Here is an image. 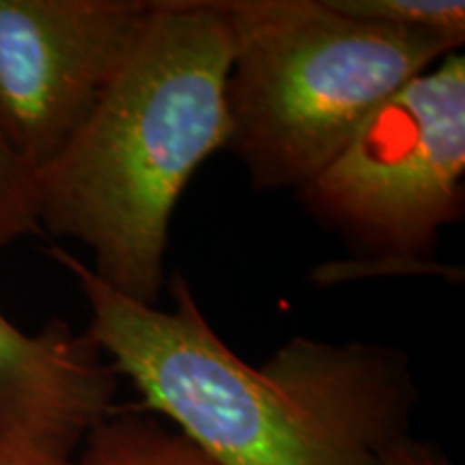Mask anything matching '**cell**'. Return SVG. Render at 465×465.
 <instances>
[{
  "mask_svg": "<svg viewBox=\"0 0 465 465\" xmlns=\"http://www.w3.org/2000/svg\"><path fill=\"white\" fill-rule=\"evenodd\" d=\"M48 254L84 293L86 334L114 373L218 465H381L410 435L420 394L401 349L293 336L252 366L209 325L179 272L162 311L108 287L67 250Z\"/></svg>",
  "mask_w": 465,
  "mask_h": 465,
  "instance_id": "6da1fadb",
  "label": "cell"
},
{
  "mask_svg": "<svg viewBox=\"0 0 465 465\" xmlns=\"http://www.w3.org/2000/svg\"><path fill=\"white\" fill-rule=\"evenodd\" d=\"M232 35L220 0H160L130 61L67 147L35 173L44 231L91 250V272L158 306L174 205L226 147Z\"/></svg>",
  "mask_w": 465,
  "mask_h": 465,
  "instance_id": "7a4b0ae2",
  "label": "cell"
},
{
  "mask_svg": "<svg viewBox=\"0 0 465 465\" xmlns=\"http://www.w3.org/2000/svg\"><path fill=\"white\" fill-rule=\"evenodd\" d=\"M232 35L226 147L257 190H300L364 121L457 48L330 0H220Z\"/></svg>",
  "mask_w": 465,
  "mask_h": 465,
  "instance_id": "3957f363",
  "label": "cell"
},
{
  "mask_svg": "<svg viewBox=\"0 0 465 465\" xmlns=\"http://www.w3.org/2000/svg\"><path fill=\"white\" fill-rule=\"evenodd\" d=\"M465 56L452 52L381 104L336 158L298 190L302 205L353 257L315 281L433 274L444 226L465 205Z\"/></svg>",
  "mask_w": 465,
  "mask_h": 465,
  "instance_id": "277c9868",
  "label": "cell"
},
{
  "mask_svg": "<svg viewBox=\"0 0 465 465\" xmlns=\"http://www.w3.org/2000/svg\"><path fill=\"white\" fill-rule=\"evenodd\" d=\"M160 0H0V125L33 173L67 147Z\"/></svg>",
  "mask_w": 465,
  "mask_h": 465,
  "instance_id": "5b68a950",
  "label": "cell"
},
{
  "mask_svg": "<svg viewBox=\"0 0 465 465\" xmlns=\"http://www.w3.org/2000/svg\"><path fill=\"white\" fill-rule=\"evenodd\" d=\"M116 375L89 334L52 319L28 334L0 312V431L75 457L116 410Z\"/></svg>",
  "mask_w": 465,
  "mask_h": 465,
  "instance_id": "8992f818",
  "label": "cell"
},
{
  "mask_svg": "<svg viewBox=\"0 0 465 465\" xmlns=\"http://www.w3.org/2000/svg\"><path fill=\"white\" fill-rule=\"evenodd\" d=\"M74 465H218L160 418L114 410L93 427Z\"/></svg>",
  "mask_w": 465,
  "mask_h": 465,
  "instance_id": "52a82bcc",
  "label": "cell"
},
{
  "mask_svg": "<svg viewBox=\"0 0 465 465\" xmlns=\"http://www.w3.org/2000/svg\"><path fill=\"white\" fill-rule=\"evenodd\" d=\"M330 5L358 20L433 35L457 50L465 44L463 0H330Z\"/></svg>",
  "mask_w": 465,
  "mask_h": 465,
  "instance_id": "ba28073f",
  "label": "cell"
},
{
  "mask_svg": "<svg viewBox=\"0 0 465 465\" xmlns=\"http://www.w3.org/2000/svg\"><path fill=\"white\" fill-rule=\"evenodd\" d=\"M35 235H44L35 173L15 153L0 125V250Z\"/></svg>",
  "mask_w": 465,
  "mask_h": 465,
  "instance_id": "9c48e42d",
  "label": "cell"
},
{
  "mask_svg": "<svg viewBox=\"0 0 465 465\" xmlns=\"http://www.w3.org/2000/svg\"><path fill=\"white\" fill-rule=\"evenodd\" d=\"M74 459L33 440L0 431V465H74Z\"/></svg>",
  "mask_w": 465,
  "mask_h": 465,
  "instance_id": "30bf717a",
  "label": "cell"
},
{
  "mask_svg": "<svg viewBox=\"0 0 465 465\" xmlns=\"http://www.w3.org/2000/svg\"><path fill=\"white\" fill-rule=\"evenodd\" d=\"M381 465H457L452 459L431 441H422L405 435L383 452Z\"/></svg>",
  "mask_w": 465,
  "mask_h": 465,
  "instance_id": "8fae6325",
  "label": "cell"
}]
</instances>
